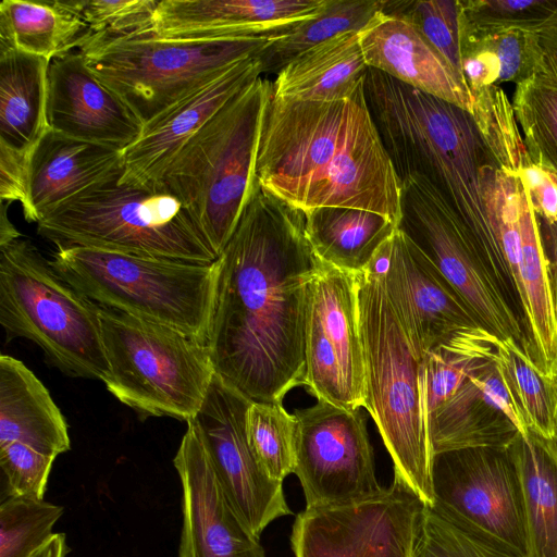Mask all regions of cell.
I'll return each instance as SVG.
<instances>
[{
    "label": "cell",
    "mask_w": 557,
    "mask_h": 557,
    "mask_svg": "<svg viewBox=\"0 0 557 557\" xmlns=\"http://www.w3.org/2000/svg\"><path fill=\"white\" fill-rule=\"evenodd\" d=\"M218 262L214 371L251 401L282 403L305 384L307 296L321 262L304 212L259 186Z\"/></svg>",
    "instance_id": "6da1fadb"
},
{
    "label": "cell",
    "mask_w": 557,
    "mask_h": 557,
    "mask_svg": "<svg viewBox=\"0 0 557 557\" xmlns=\"http://www.w3.org/2000/svg\"><path fill=\"white\" fill-rule=\"evenodd\" d=\"M256 176L262 190L304 213L343 207L401 221V184L370 112L364 83L347 99L271 96Z\"/></svg>",
    "instance_id": "7a4b0ae2"
},
{
    "label": "cell",
    "mask_w": 557,
    "mask_h": 557,
    "mask_svg": "<svg viewBox=\"0 0 557 557\" xmlns=\"http://www.w3.org/2000/svg\"><path fill=\"white\" fill-rule=\"evenodd\" d=\"M364 90L399 180L418 174L433 184L469 230L498 285L512 292L484 190L485 171L495 162L471 114L373 69Z\"/></svg>",
    "instance_id": "3957f363"
},
{
    "label": "cell",
    "mask_w": 557,
    "mask_h": 557,
    "mask_svg": "<svg viewBox=\"0 0 557 557\" xmlns=\"http://www.w3.org/2000/svg\"><path fill=\"white\" fill-rule=\"evenodd\" d=\"M357 322L364 359V408L399 476L429 507L434 503L420 360L386 295L382 271L354 274Z\"/></svg>",
    "instance_id": "277c9868"
},
{
    "label": "cell",
    "mask_w": 557,
    "mask_h": 557,
    "mask_svg": "<svg viewBox=\"0 0 557 557\" xmlns=\"http://www.w3.org/2000/svg\"><path fill=\"white\" fill-rule=\"evenodd\" d=\"M272 82L258 77L176 153L156 183L188 210L221 255L259 189L256 159Z\"/></svg>",
    "instance_id": "5b68a950"
},
{
    "label": "cell",
    "mask_w": 557,
    "mask_h": 557,
    "mask_svg": "<svg viewBox=\"0 0 557 557\" xmlns=\"http://www.w3.org/2000/svg\"><path fill=\"white\" fill-rule=\"evenodd\" d=\"M122 172L70 198L37 223L57 247L210 264L219 256L178 198L158 184L120 182Z\"/></svg>",
    "instance_id": "8992f818"
},
{
    "label": "cell",
    "mask_w": 557,
    "mask_h": 557,
    "mask_svg": "<svg viewBox=\"0 0 557 557\" xmlns=\"http://www.w3.org/2000/svg\"><path fill=\"white\" fill-rule=\"evenodd\" d=\"M50 263L91 301L209 343L219 274L210 264L86 247H57Z\"/></svg>",
    "instance_id": "52a82bcc"
},
{
    "label": "cell",
    "mask_w": 557,
    "mask_h": 557,
    "mask_svg": "<svg viewBox=\"0 0 557 557\" xmlns=\"http://www.w3.org/2000/svg\"><path fill=\"white\" fill-rule=\"evenodd\" d=\"M0 324L7 342L30 339L66 375L103 382L109 373L98 305L23 236L0 244Z\"/></svg>",
    "instance_id": "ba28073f"
},
{
    "label": "cell",
    "mask_w": 557,
    "mask_h": 557,
    "mask_svg": "<svg viewBox=\"0 0 557 557\" xmlns=\"http://www.w3.org/2000/svg\"><path fill=\"white\" fill-rule=\"evenodd\" d=\"M98 313L107 389L143 418L194 419L215 374L209 345L113 308L98 305Z\"/></svg>",
    "instance_id": "9c48e42d"
},
{
    "label": "cell",
    "mask_w": 557,
    "mask_h": 557,
    "mask_svg": "<svg viewBox=\"0 0 557 557\" xmlns=\"http://www.w3.org/2000/svg\"><path fill=\"white\" fill-rule=\"evenodd\" d=\"M278 33L203 40L86 35L77 51L144 125L232 64L260 55Z\"/></svg>",
    "instance_id": "30bf717a"
},
{
    "label": "cell",
    "mask_w": 557,
    "mask_h": 557,
    "mask_svg": "<svg viewBox=\"0 0 557 557\" xmlns=\"http://www.w3.org/2000/svg\"><path fill=\"white\" fill-rule=\"evenodd\" d=\"M400 184L398 227L434 263L482 326L531 352L518 317L450 203L421 175H408Z\"/></svg>",
    "instance_id": "8fae6325"
},
{
    "label": "cell",
    "mask_w": 557,
    "mask_h": 557,
    "mask_svg": "<svg viewBox=\"0 0 557 557\" xmlns=\"http://www.w3.org/2000/svg\"><path fill=\"white\" fill-rule=\"evenodd\" d=\"M430 507L507 557H530L523 493L508 449L434 454Z\"/></svg>",
    "instance_id": "7c38bea8"
},
{
    "label": "cell",
    "mask_w": 557,
    "mask_h": 557,
    "mask_svg": "<svg viewBox=\"0 0 557 557\" xmlns=\"http://www.w3.org/2000/svg\"><path fill=\"white\" fill-rule=\"evenodd\" d=\"M428 505L397 475L368 499L305 508L294 521L295 557H416Z\"/></svg>",
    "instance_id": "4fadbf2b"
},
{
    "label": "cell",
    "mask_w": 557,
    "mask_h": 557,
    "mask_svg": "<svg viewBox=\"0 0 557 557\" xmlns=\"http://www.w3.org/2000/svg\"><path fill=\"white\" fill-rule=\"evenodd\" d=\"M305 386L318 400L364 407V359L354 274L320 262L308 288Z\"/></svg>",
    "instance_id": "5bb4252c"
},
{
    "label": "cell",
    "mask_w": 557,
    "mask_h": 557,
    "mask_svg": "<svg viewBox=\"0 0 557 557\" xmlns=\"http://www.w3.org/2000/svg\"><path fill=\"white\" fill-rule=\"evenodd\" d=\"M296 467L306 508L339 506L380 494L373 449L366 420L358 410H347L318 400L296 409Z\"/></svg>",
    "instance_id": "9a60e30c"
},
{
    "label": "cell",
    "mask_w": 557,
    "mask_h": 557,
    "mask_svg": "<svg viewBox=\"0 0 557 557\" xmlns=\"http://www.w3.org/2000/svg\"><path fill=\"white\" fill-rule=\"evenodd\" d=\"M251 403L215 373L193 420L228 500L260 539L272 521L293 512L285 499L283 482L267 474L249 446L246 414Z\"/></svg>",
    "instance_id": "2e32d148"
},
{
    "label": "cell",
    "mask_w": 557,
    "mask_h": 557,
    "mask_svg": "<svg viewBox=\"0 0 557 557\" xmlns=\"http://www.w3.org/2000/svg\"><path fill=\"white\" fill-rule=\"evenodd\" d=\"M371 268L382 271L389 302L416 357L450 333L481 325L425 253L399 227L377 251Z\"/></svg>",
    "instance_id": "e0dca14e"
},
{
    "label": "cell",
    "mask_w": 557,
    "mask_h": 557,
    "mask_svg": "<svg viewBox=\"0 0 557 557\" xmlns=\"http://www.w3.org/2000/svg\"><path fill=\"white\" fill-rule=\"evenodd\" d=\"M495 356L496 348L424 411L433 455L467 448L508 449L519 436L530 435Z\"/></svg>",
    "instance_id": "ac0fdd59"
},
{
    "label": "cell",
    "mask_w": 557,
    "mask_h": 557,
    "mask_svg": "<svg viewBox=\"0 0 557 557\" xmlns=\"http://www.w3.org/2000/svg\"><path fill=\"white\" fill-rule=\"evenodd\" d=\"M173 463L182 485L178 557H265L260 539L228 500L193 419Z\"/></svg>",
    "instance_id": "d6986e66"
},
{
    "label": "cell",
    "mask_w": 557,
    "mask_h": 557,
    "mask_svg": "<svg viewBox=\"0 0 557 557\" xmlns=\"http://www.w3.org/2000/svg\"><path fill=\"white\" fill-rule=\"evenodd\" d=\"M262 70L260 55L243 59L144 124L139 137L123 152L120 182L156 184L184 145L234 96L260 77Z\"/></svg>",
    "instance_id": "ffe728a7"
},
{
    "label": "cell",
    "mask_w": 557,
    "mask_h": 557,
    "mask_svg": "<svg viewBox=\"0 0 557 557\" xmlns=\"http://www.w3.org/2000/svg\"><path fill=\"white\" fill-rule=\"evenodd\" d=\"M47 121L65 136L125 150L143 124L127 104L88 67L79 51L51 61Z\"/></svg>",
    "instance_id": "44dd1931"
},
{
    "label": "cell",
    "mask_w": 557,
    "mask_h": 557,
    "mask_svg": "<svg viewBox=\"0 0 557 557\" xmlns=\"http://www.w3.org/2000/svg\"><path fill=\"white\" fill-rule=\"evenodd\" d=\"M330 0H161L151 27L162 40H203L278 33L315 17Z\"/></svg>",
    "instance_id": "7402d4cb"
},
{
    "label": "cell",
    "mask_w": 557,
    "mask_h": 557,
    "mask_svg": "<svg viewBox=\"0 0 557 557\" xmlns=\"http://www.w3.org/2000/svg\"><path fill=\"white\" fill-rule=\"evenodd\" d=\"M359 37L369 69L472 113L469 87L406 17L383 8Z\"/></svg>",
    "instance_id": "603a6c76"
},
{
    "label": "cell",
    "mask_w": 557,
    "mask_h": 557,
    "mask_svg": "<svg viewBox=\"0 0 557 557\" xmlns=\"http://www.w3.org/2000/svg\"><path fill=\"white\" fill-rule=\"evenodd\" d=\"M123 152L49 127L30 160V197L38 222L70 198L121 173Z\"/></svg>",
    "instance_id": "cb8c5ba5"
},
{
    "label": "cell",
    "mask_w": 557,
    "mask_h": 557,
    "mask_svg": "<svg viewBox=\"0 0 557 557\" xmlns=\"http://www.w3.org/2000/svg\"><path fill=\"white\" fill-rule=\"evenodd\" d=\"M21 443L57 457L71 449L66 421L48 389L18 359L0 357V446Z\"/></svg>",
    "instance_id": "d4e9b609"
},
{
    "label": "cell",
    "mask_w": 557,
    "mask_h": 557,
    "mask_svg": "<svg viewBox=\"0 0 557 557\" xmlns=\"http://www.w3.org/2000/svg\"><path fill=\"white\" fill-rule=\"evenodd\" d=\"M519 206L518 300L529 331L531 356L536 367L548 376L557 367V313L549 259L531 196L520 177Z\"/></svg>",
    "instance_id": "484cf974"
},
{
    "label": "cell",
    "mask_w": 557,
    "mask_h": 557,
    "mask_svg": "<svg viewBox=\"0 0 557 557\" xmlns=\"http://www.w3.org/2000/svg\"><path fill=\"white\" fill-rule=\"evenodd\" d=\"M368 70L359 32H345L287 63L272 83V95L312 102L347 99L364 83Z\"/></svg>",
    "instance_id": "4316f807"
},
{
    "label": "cell",
    "mask_w": 557,
    "mask_h": 557,
    "mask_svg": "<svg viewBox=\"0 0 557 557\" xmlns=\"http://www.w3.org/2000/svg\"><path fill=\"white\" fill-rule=\"evenodd\" d=\"M51 61L0 47V143L35 149L49 129L48 73Z\"/></svg>",
    "instance_id": "83f0119b"
},
{
    "label": "cell",
    "mask_w": 557,
    "mask_h": 557,
    "mask_svg": "<svg viewBox=\"0 0 557 557\" xmlns=\"http://www.w3.org/2000/svg\"><path fill=\"white\" fill-rule=\"evenodd\" d=\"M304 214L306 236L315 257L351 274L367 270L398 227L387 218L362 209L318 208Z\"/></svg>",
    "instance_id": "f1b7e54d"
},
{
    "label": "cell",
    "mask_w": 557,
    "mask_h": 557,
    "mask_svg": "<svg viewBox=\"0 0 557 557\" xmlns=\"http://www.w3.org/2000/svg\"><path fill=\"white\" fill-rule=\"evenodd\" d=\"M86 24L61 1L3 0L0 47L50 61L77 50Z\"/></svg>",
    "instance_id": "f546056e"
},
{
    "label": "cell",
    "mask_w": 557,
    "mask_h": 557,
    "mask_svg": "<svg viewBox=\"0 0 557 557\" xmlns=\"http://www.w3.org/2000/svg\"><path fill=\"white\" fill-rule=\"evenodd\" d=\"M509 451L523 493L530 557H557V458L531 433Z\"/></svg>",
    "instance_id": "4dcf8cb0"
},
{
    "label": "cell",
    "mask_w": 557,
    "mask_h": 557,
    "mask_svg": "<svg viewBox=\"0 0 557 557\" xmlns=\"http://www.w3.org/2000/svg\"><path fill=\"white\" fill-rule=\"evenodd\" d=\"M384 4L379 0H330L322 13L280 32L269 42L260 54L262 72L277 74L307 49L345 32H360Z\"/></svg>",
    "instance_id": "1f68e13d"
},
{
    "label": "cell",
    "mask_w": 557,
    "mask_h": 557,
    "mask_svg": "<svg viewBox=\"0 0 557 557\" xmlns=\"http://www.w3.org/2000/svg\"><path fill=\"white\" fill-rule=\"evenodd\" d=\"M511 103L530 160L557 174V83L536 72L516 85Z\"/></svg>",
    "instance_id": "d6a6232c"
},
{
    "label": "cell",
    "mask_w": 557,
    "mask_h": 557,
    "mask_svg": "<svg viewBox=\"0 0 557 557\" xmlns=\"http://www.w3.org/2000/svg\"><path fill=\"white\" fill-rule=\"evenodd\" d=\"M496 362L531 434L547 442L552 437L549 379L531 354L511 338H497Z\"/></svg>",
    "instance_id": "836d02e7"
},
{
    "label": "cell",
    "mask_w": 557,
    "mask_h": 557,
    "mask_svg": "<svg viewBox=\"0 0 557 557\" xmlns=\"http://www.w3.org/2000/svg\"><path fill=\"white\" fill-rule=\"evenodd\" d=\"M471 116L497 168L519 176L532 163L519 132L512 103L497 85L472 92Z\"/></svg>",
    "instance_id": "e575fe53"
},
{
    "label": "cell",
    "mask_w": 557,
    "mask_h": 557,
    "mask_svg": "<svg viewBox=\"0 0 557 557\" xmlns=\"http://www.w3.org/2000/svg\"><path fill=\"white\" fill-rule=\"evenodd\" d=\"M463 36L523 30L542 34L557 27V0H457Z\"/></svg>",
    "instance_id": "d590c367"
},
{
    "label": "cell",
    "mask_w": 557,
    "mask_h": 557,
    "mask_svg": "<svg viewBox=\"0 0 557 557\" xmlns=\"http://www.w3.org/2000/svg\"><path fill=\"white\" fill-rule=\"evenodd\" d=\"M249 446L267 474L283 482L295 472L297 419L282 403L252 401L246 414Z\"/></svg>",
    "instance_id": "8d00e7d4"
},
{
    "label": "cell",
    "mask_w": 557,
    "mask_h": 557,
    "mask_svg": "<svg viewBox=\"0 0 557 557\" xmlns=\"http://www.w3.org/2000/svg\"><path fill=\"white\" fill-rule=\"evenodd\" d=\"M62 513L45 499L9 495L0 505V557H30L54 534Z\"/></svg>",
    "instance_id": "74e56055"
},
{
    "label": "cell",
    "mask_w": 557,
    "mask_h": 557,
    "mask_svg": "<svg viewBox=\"0 0 557 557\" xmlns=\"http://www.w3.org/2000/svg\"><path fill=\"white\" fill-rule=\"evenodd\" d=\"M384 8L410 21L467 85L461 67L457 0L385 1Z\"/></svg>",
    "instance_id": "f35d334b"
},
{
    "label": "cell",
    "mask_w": 557,
    "mask_h": 557,
    "mask_svg": "<svg viewBox=\"0 0 557 557\" xmlns=\"http://www.w3.org/2000/svg\"><path fill=\"white\" fill-rule=\"evenodd\" d=\"M61 3L88 27L87 35L123 36L151 27L156 0H70Z\"/></svg>",
    "instance_id": "ab89813d"
},
{
    "label": "cell",
    "mask_w": 557,
    "mask_h": 557,
    "mask_svg": "<svg viewBox=\"0 0 557 557\" xmlns=\"http://www.w3.org/2000/svg\"><path fill=\"white\" fill-rule=\"evenodd\" d=\"M460 39L478 41L488 49L499 64L497 85H516L534 75L539 69L542 50L539 35L523 30H508L485 36H463Z\"/></svg>",
    "instance_id": "60d3db41"
},
{
    "label": "cell",
    "mask_w": 557,
    "mask_h": 557,
    "mask_svg": "<svg viewBox=\"0 0 557 557\" xmlns=\"http://www.w3.org/2000/svg\"><path fill=\"white\" fill-rule=\"evenodd\" d=\"M416 557H507L428 507Z\"/></svg>",
    "instance_id": "b9f144b4"
},
{
    "label": "cell",
    "mask_w": 557,
    "mask_h": 557,
    "mask_svg": "<svg viewBox=\"0 0 557 557\" xmlns=\"http://www.w3.org/2000/svg\"><path fill=\"white\" fill-rule=\"evenodd\" d=\"M54 459L21 443L0 446V466L9 495L44 499Z\"/></svg>",
    "instance_id": "7bdbcfd3"
},
{
    "label": "cell",
    "mask_w": 557,
    "mask_h": 557,
    "mask_svg": "<svg viewBox=\"0 0 557 557\" xmlns=\"http://www.w3.org/2000/svg\"><path fill=\"white\" fill-rule=\"evenodd\" d=\"M35 149L17 150L0 143V199L20 202L28 222H38L30 197V160Z\"/></svg>",
    "instance_id": "ee69618b"
},
{
    "label": "cell",
    "mask_w": 557,
    "mask_h": 557,
    "mask_svg": "<svg viewBox=\"0 0 557 557\" xmlns=\"http://www.w3.org/2000/svg\"><path fill=\"white\" fill-rule=\"evenodd\" d=\"M519 177L529 190L537 218L548 223L557 222V174L531 163Z\"/></svg>",
    "instance_id": "f6af8a7d"
},
{
    "label": "cell",
    "mask_w": 557,
    "mask_h": 557,
    "mask_svg": "<svg viewBox=\"0 0 557 557\" xmlns=\"http://www.w3.org/2000/svg\"><path fill=\"white\" fill-rule=\"evenodd\" d=\"M539 42L542 57L536 72L557 83V27L539 34Z\"/></svg>",
    "instance_id": "bcb514c9"
},
{
    "label": "cell",
    "mask_w": 557,
    "mask_h": 557,
    "mask_svg": "<svg viewBox=\"0 0 557 557\" xmlns=\"http://www.w3.org/2000/svg\"><path fill=\"white\" fill-rule=\"evenodd\" d=\"M539 219V218H537ZM544 246L549 259L552 288L557 313V222L539 219Z\"/></svg>",
    "instance_id": "7dc6e473"
},
{
    "label": "cell",
    "mask_w": 557,
    "mask_h": 557,
    "mask_svg": "<svg viewBox=\"0 0 557 557\" xmlns=\"http://www.w3.org/2000/svg\"><path fill=\"white\" fill-rule=\"evenodd\" d=\"M548 379L552 400V437L547 442L539 440L557 458V367L548 375Z\"/></svg>",
    "instance_id": "c3c4849f"
},
{
    "label": "cell",
    "mask_w": 557,
    "mask_h": 557,
    "mask_svg": "<svg viewBox=\"0 0 557 557\" xmlns=\"http://www.w3.org/2000/svg\"><path fill=\"white\" fill-rule=\"evenodd\" d=\"M70 548L64 533H54L51 539L30 557H66Z\"/></svg>",
    "instance_id": "681fc988"
}]
</instances>
